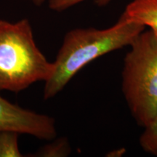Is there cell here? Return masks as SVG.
Instances as JSON below:
<instances>
[{"instance_id": "obj_1", "label": "cell", "mask_w": 157, "mask_h": 157, "mask_svg": "<svg viewBox=\"0 0 157 157\" xmlns=\"http://www.w3.org/2000/svg\"><path fill=\"white\" fill-rule=\"evenodd\" d=\"M146 29L123 15L114 25L98 29L76 28L68 31L53 63V70L44 82V100L54 98L76 74L95 59L125 47Z\"/></svg>"}, {"instance_id": "obj_2", "label": "cell", "mask_w": 157, "mask_h": 157, "mask_svg": "<svg viewBox=\"0 0 157 157\" xmlns=\"http://www.w3.org/2000/svg\"><path fill=\"white\" fill-rule=\"evenodd\" d=\"M52 70L53 63L36 45L29 19H0V90L22 92L47 81Z\"/></svg>"}, {"instance_id": "obj_3", "label": "cell", "mask_w": 157, "mask_h": 157, "mask_svg": "<svg viewBox=\"0 0 157 157\" xmlns=\"http://www.w3.org/2000/svg\"><path fill=\"white\" fill-rule=\"evenodd\" d=\"M124 58L121 90L138 126L157 113V36L145 29L129 46Z\"/></svg>"}, {"instance_id": "obj_4", "label": "cell", "mask_w": 157, "mask_h": 157, "mask_svg": "<svg viewBox=\"0 0 157 157\" xmlns=\"http://www.w3.org/2000/svg\"><path fill=\"white\" fill-rule=\"evenodd\" d=\"M10 131L52 140L57 135L52 117L23 109L0 95V132Z\"/></svg>"}, {"instance_id": "obj_5", "label": "cell", "mask_w": 157, "mask_h": 157, "mask_svg": "<svg viewBox=\"0 0 157 157\" xmlns=\"http://www.w3.org/2000/svg\"><path fill=\"white\" fill-rule=\"evenodd\" d=\"M121 15L148 27L149 30L157 36V0H132Z\"/></svg>"}, {"instance_id": "obj_6", "label": "cell", "mask_w": 157, "mask_h": 157, "mask_svg": "<svg viewBox=\"0 0 157 157\" xmlns=\"http://www.w3.org/2000/svg\"><path fill=\"white\" fill-rule=\"evenodd\" d=\"M18 135L15 132H0V157L23 156L19 148Z\"/></svg>"}, {"instance_id": "obj_7", "label": "cell", "mask_w": 157, "mask_h": 157, "mask_svg": "<svg viewBox=\"0 0 157 157\" xmlns=\"http://www.w3.org/2000/svg\"><path fill=\"white\" fill-rule=\"evenodd\" d=\"M71 153L70 143L66 137H60L52 143H48L36 153V156L66 157Z\"/></svg>"}, {"instance_id": "obj_8", "label": "cell", "mask_w": 157, "mask_h": 157, "mask_svg": "<svg viewBox=\"0 0 157 157\" xmlns=\"http://www.w3.org/2000/svg\"><path fill=\"white\" fill-rule=\"evenodd\" d=\"M143 129L139 139L140 146L144 151L157 156V113Z\"/></svg>"}, {"instance_id": "obj_9", "label": "cell", "mask_w": 157, "mask_h": 157, "mask_svg": "<svg viewBox=\"0 0 157 157\" xmlns=\"http://www.w3.org/2000/svg\"><path fill=\"white\" fill-rule=\"evenodd\" d=\"M84 1H87V0H49L48 3L51 10L63 12ZM94 1L98 6L103 7V6L107 5L112 0H94Z\"/></svg>"}, {"instance_id": "obj_10", "label": "cell", "mask_w": 157, "mask_h": 157, "mask_svg": "<svg viewBox=\"0 0 157 157\" xmlns=\"http://www.w3.org/2000/svg\"><path fill=\"white\" fill-rule=\"evenodd\" d=\"M49 0H30V2L33 5L36 6H42L45 2H48Z\"/></svg>"}]
</instances>
